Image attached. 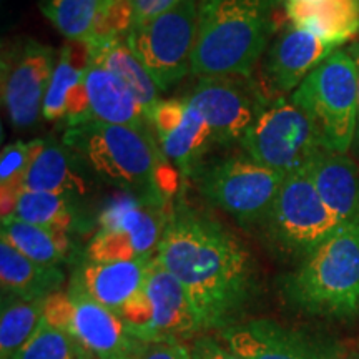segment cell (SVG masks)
<instances>
[{"instance_id": "37", "label": "cell", "mask_w": 359, "mask_h": 359, "mask_svg": "<svg viewBox=\"0 0 359 359\" xmlns=\"http://www.w3.org/2000/svg\"><path fill=\"white\" fill-rule=\"evenodd\" d=\"M341 359H359V358H341Z\"/></svg>"}, {"instance_id": "40", "label": "cell", "mask_w": 359, "mask_h": 359, "mask_svg": "<svg viewBox=\"0 0 359 359\" xmlns=\"http://www.w3.org/2000/svg\"><path fill=\"white\" fill-rule=\"evenodd\" d=\"M122 359H133V358H122ZM135 359H137V358H135Z\"/></svg>"}, {"instance_id": "14", "label": "cell", "mask_w": 359, "mask_h": 359, "mask_svg": "<svg viewBox=\"0 0 359 359\" xmlns=\"http://www.w3.org/2000/svg\"><path fill=\"white\" fill-rule=\"evenodd\" d=\"M150 122L163 155L185 177L196 172L201 156L217 143L212 128L185 98L161 100Z\"/></svg>"}, {"instance_id": "36", "label": "cell", "mask_w": 359, "mask_h": 359, "mask_svg": "<svg viewBox=\"0 0 359 359\" xmlns=\"http://www.w3.org/2000/svg\"><path fill=\"white\" fill-rule=\"evenodd\" d=\"M354 58V62H356V67H358V130L356 133H359V42L353 45L351 52H349Z\"/></svg>"}, {"instance_id": "7", "label": "cell", "mask_w": 359, "mask_h": 359, "mask_svg": "<svg viewBox=\"0 0 359 359\" xmlns=\"http://www.w3.org/2000/svg\"><path fill=\"white\" fill-rule=\"evenodd\" d=\"M200 8L198 0H182L172 11L132 27L125 35L160 92L177 85L191 69Z\"/></svg>"}, {"instance_id": "16", "label": "cell", "mask_w": 359, "mask_h": 359, "mask_svg": "<svg viewBox=\"0 0 359 359\" xmlns=\"http://www.w3.org/2000/svg\"><path fill=\"white\" fill-rule=\"evenodd\" d=\"M167 198L123 191L103 206L98 224L103 230L127 235L138 257H154L167 228L170 213Z\"/></svg>"}, {"instance_id": "32", "label": "cell", "mask_w": 359, "mask_h": 359, "mask_svg": "<svg viewBox=\"0 0 359 359\" xmlns=\"http://www.w3.org/2000/svg\"><path fill=\"white\" fill-rule=\"evenodd\" d=\"M137 250L127 235L114 230L100 228L87 246V259L98 263L130 262L138 259Z\"/></svg>"}, {"instance_id": "8", "label": "cell", "mask_w": 359, "mask_h": 359, "mask_svg": "<svg viewBox=\"0 0 359 359\" xmlns=\"http://www.w3.org/2000/svg\"><path fill=\"white\" fill-rule=\"evenodd\" d=\"M248 156L288 175L326 150L311 118L293 100L268 102L241 140Z\"/></svg>"}, {"instance_id": "26", "label": "cell", "mask_w": 359, "mask_h": 359, "mask_svg": "<svg viewBox=\"0 0 359 359\" xmlns=\"http://www.w3.org/2000/svg\"><path fill=\"white\" fill-rule=\"evenodd\" d=\"M0 240H6L19 253L45 266H58L72 253L70 233L55 228L22 222L19 218H2Z\"/></svg>"}, {"instance_id": "29", "label": "cell", "mask_w": 359, "mask_h": 359, "mask_svg": "<svg viewBox=\"0 0 359 359\" xmlns=\"http://www.w3.org/2000/svg\"><path fill=\"white\" fill-rule=\"evenodd\" d=\"M11 217L70 233L79 224L77 198L53 193L22 191Z\"/></svg>"}, {"instance_id": "35", "label": "cell", "mask_w": 359, "mask_h": 359, "mask_svg": "<svg viewBox=\"0 0 359 359\" xmlns=\"http://www.w3.org/2000/svg\"><path fill=\"white\" fill-rule=\"evenodd\" d=\"M137 359H191V354L183 341H156L143 343Z\"/></svg>"}, {"instance_id": "22", "label": "cell", "mask_w": 359, "mask_h": 359, "mask_svg": "<svg viewBox=\"0 0 359 359\" xmlns=\"http://www.w3.org/2000/svg\"><path fill=\"white\" fill-rule=\"evenodd\" d=\"M285 8L291 24L334 48L359 32L358 0H286Z\"/></svg>"}, {"instance_id": "25", "label": "cell", "mask_w": 359, "mask_h": 359, "mask_svg": "<svg viewBox=\"0 0 359 359\" xmlns=\"http://www.w3.org/2000/svg\"><path fill=\"white\" fill-rule=\"evenodd\" d=\"M0 283L2 294L20 299H47L60 291L64 271L45 266L19 253L6 240H0Z\"/></svg>"}, {"instance_id": "33", "label": "cell", "mask_w": 359, "mask_h": 359, "mask_svg": "<svg viewBox=\"0 0 359 359\" xmlns=\"http://www.w3.org/2000/svg\"><path fill=\"white\" fill-rule=\"evenodd\" d=\"M190 354L191 359H243L222 338L212 334L196 336L190 346Z\"/></svg>"}, {"instance_id": "38", "label": "cell", "mask_w": 359, "mask_h": 359, "mask_svg": "<svg viewBox=\"0 0 359 359\" xmlns=\"http://www.w3.org/2000/svg\"><path fill=\"white\" fill-rule=\"evenodd\" d=\"M296 2H308V0H296Z\"/></svg>"}, {"instance_id": "30", "label": "cell", "mask_w": 359, "mask_h": 359, "mask_svg": "<svg viewBox=\"0 0 359 359\" xmlns=\"http://www.w3.org/2000/svg\"><path fill=\"white\" fill-rule=\"evenodd\" d=\"M43 140L32 142H15L11 145L4 147L2 155H0V193H2V218L11 217L15 208L17 200L20 193L24 191V180L29 172L30 165Z\"/></svg>"}, {"instance_id": "17", "label": "cell", "mask_w": 359, "mask_h": 359, "mask_svg": "<svg viewBox=\"0 0 359 359\" xmlns=\"http://www.w3.org/2000/svg\"><path fill=\"white\" fill-rule=\"evenodd\" d=\"M334 52V47L316 35L290 27L275 40L264 62V90L273 93L291 92Z\"/></svg>"}, {"instance_id": "12", "label": "cell", "mask_w": 359, "mask_h": 359, "mask_svg": "<svg viewBox=\"0 0 359 359\" xmlns=\"http://www.w3.org/2000/svg\"><path fill=\"white\" fill-rule=\"evenodd\" d=\"M57 60L52 47L30 39L4 50L2 102L15 128L25 130L39 122Z\"/></svg>"}, {"instance_id": "1", "label": "cell", "mask_w": 359, "mask_h": 359, "mask_svg": "<svg viewBox=\"0 0 359 359\" xmlns=\"http://www.w3.org/2000/svg\"><path fill=\"white\" fill-rule=\"evenodd\" d=\"M155 257L185 288L201 331L236 325L257 293L248 248L217 219L188 206L172 210Z\"/></svg>"}, {"instance_id": "23", "label": "cell", "mask_w": 359, "mask_h": 359, "mask_svg": "<svg viewBox=\"0 0 359 359\" xmlns=\"http://www.w3.org/2000/svg\"><path fill=\"white\" fill-rule=\"evenodd\" d=\"M82 165L62 142L43 140L24 180V191L53 193L65 196H85L88 182Z\"/></svg>"}, {"instance_id": "27", "label": "cell", "mask_w": 359, "mask_h": 359, "mask_svg": "<svg viewBox=\"0 0 359 359\" xmlns=\"http://www.w3.org/2000/svg\"><path fill=\"white\" fill-rule=\"evenodd\" d=\"M90 65L88 42H74L64 45L53 70L50 85L43 100L42 116L48 122H58L65 118L67 98L70 92L82 82L85 72Z\"/></svg>"}, {"instance_id": "5", "label": "cell", "mask_w": 359, "mask_h": 359, "mask_svg": "<svg viewBox=\"0 0 359 359\" xmlns=\"http://www.w3.org/2000/svg\"><path fill=\"white\" fill-rule=\"evenodd\" d=\"M306 114L327 151L346 155L358 130V67L353 55L334 50L291 95Z\"/></svg>"}, {"instance_id": "39", "label": "cell", "mask_w": 359, "mask_h": 359, "mask_svg": "<svg viewBox=\"0 0 359 359\" xmlns=\"http://www.w3.org/2000/svg\"><path fill=\"white\" fill-rule=\"evenodd\" d=\"M87 359H97V358H95V356H88Z\"/></svg>"}, {"instance_id": "20", "label": "cell", "mask_w": 359, "mask_h": 359, "mask_svg": "<svg viewBox=\"0 0 359 359\" xmlns=\"http://www.w3.org/2000/svg\"><path fill=\"white\" fill-rule=\"evenodd\" d=\"M87 115L85 122L125 125L138 130H150V120L130 88L110 70L90 62L83 77Z\"/></svg>"}, {"instance_id": "31", "label": "cell", "mask_w": 359, "mask_h": 359, "mask_svg": "<svg viewBox=\"0 0 359 359\" xmlns=\"http://www.w3.org/2000/svg\"><path fill=\"white\" fill-rule=\"evenodd\" d=\"M88 354L69 334L42 320L35 333L12 359H87Z\"/></svg>"}, {"instance_id": "21", "label": "cell", "mask_w": 359, "mask_h": 359, "mask_svg": "<svg viewBox=\"0 0 359 359\" xmlns=\"http://www.w3.org/2000/svg\"><path fill=\"white\" fill-rule=\"evenodd\" d=\"M321 200L341 224L359 219V170L346 155L323 150L308 165Z\"/></svg>"}, {"instance_id": "2", "label": "cell", "mask_w": 359, "mask_h": 359, "mask_svg": "<svg viewBox=\"0 0 359 359\" xmlns=\"http://www.w3.org/2000/svg\"><path fill=\"white\" fill-rule=\"evenodd\" d=\"M62 143L83 170L111 187L167 200L177 191V172L168 167L151 130L87 122L67 128Z\"/></svg>"}, {"instance_id": "34", "label": "cell", "mask_w": 359, "mask_h": 359, "mask_svg": "<svg viewBox=\"0 0 359 359\" xmlns=\"http://www.w3.org/2000/svg\"><path fill=\"white\" fill-rule=\"evenodd\" d=\"M123 2L130 12L132 27H137L155 19L161 13L172 11L182 0H123Z\"/></svg>"}, {"instance_id": "15", "label": "cell", "mask_w": 359, "mask_h": 359, "mask_svg": "<svg viewBox=\"0 0 359 359\" xmlns=\"http://www.w3.org/2000/svg\"><path fill=\"white\" fill-rule=\"evenodd\" d=\"M40 11L58 32L74 42L127 35L132 27L123 0H42Z\"/></svg>"}, {"instance_id": "24", "label": "cell", "mask_w": 359, "mask_h": 359, "mask_svg": "<svg viewBox=\"0 0 359 359\" xmlns=\"http://www.w3.org/2000/svg\"><path fill=\"white\" fill-rule=\"evenodd\" d=\"M88 45L90 62L110 70L122 80L135 98L140 102L150 120L151 111L161 102L160 90L142 62L132 52V48L128 47L125 35H109V37L92 40Z\"/></svg>"}, {"instance_id": "3", "label": "cell", "mask_w": 359, "mask_h": 359, "mask_svg": "<svg viewBox=\"0 0 359 359\" xmlns=\"http://www.w3.org/2000/svg\"><path fill=\"white\" fill-rule=\"evenodd\" d=\"M271 0H205L191 55L193 75L250 77L268 43Z\"/></svg>"}, {"instance_id": "13", "label": "cell", "mask_w": 359, "mask_h": 359, "mask_svg": "<svg viewBox=\"0 0 359 359\" xmlns=\"http://www.w3.org/2000/svg\"><path fill=\"white\" fill-rule=\"evenodd\" d=\"M243 77L200 79L185 100L203 116L217 142L243 140L268 102Z\"/></svg>"}, {"instance_id": "28", "label": "cell", "mask_w": 359, "mask_h": 359, "mask_svg": "<svg viewBox=\"0 0 359 359\" xmlns=\"http://www.w3.org/2000/svg\"><path fill=\"white\" fill-rule=\"evenodd\" d=\"M47 299H20L2 294L0 313V359H12L19 349L32 338Z\"/></svg>"}, {"instance_id": "19", "label": "cell", "mask_w": 359, "mask_h": 359, "mask_svg": "<svg viewBox=\"0 0 359 359\" xmlns=\"http://www.w3.org/2000/svg\"><path fill=\"white\" fill-rule=\"evenodd\" d=\"M154 257L114 263H98L87 259L80 266L72 286L82 291L93 302L118 314L120 309L143 290L148 266Z\"/></svg>"}, {"instance_id": "4", "label": "cell", "mask_w": 359, "mask_h": 359, "mask_svg": "<svg viewBox=\"0 0 359 359\" xmlns=\"http://www.w3.org/2000/svg\"><path fill=\"white\" fill-rule=\"evenodd\" d=\"M285 293L309 314L334 320L359 313V219L344 223L286 278Z\"/></svg>"}, {"instance_id": "10", "label": "cell", "mask_w": 359, "mask_h": 359, "mask_svg": "<svg viewBox=\"0 0 359 359\" xmlns=\"http://www.w3.org/2000/svg\"><path fill=\"white\" fill-rule=\"evenodd\" d=\"M263 224L273 243L304 258L341 226L321 200L306 167L286 175Z\"/></svg>"}, {"instance_id": "9", "label": "cell", "mask_w": 359, "mask_h": 359, "mask_svg": "<svg viewBox=\"0 0 359 359\" xmlns=\"http://www.w3.org/2000/svg\"><path fill=\"white\" fill-rule=\"evenodd\" d=\"M118 316L142 343L185 341L201 331L185 288L156 257L148 266L143 290L120 309Z\"/></svg>"}, {"instance_id": "6", "label": "cell", "mask_w": 359, "mask_h": 359, "mask_svg": "<svg viewBox=\"0 0 359 359\" xmlns=\"http://www.w3.org/2000/svg\"><path fill=\"white\" fill-rule=\"evenodd\" d=\"M286 175L251 156L203 165L191 175L205 200L243 224L264 223Z\"/></svg>"}, {"instance_id": "11", "label": "cell", "mask_w": 359, "mask_h": 359, "mask_svg": "<svg viewBox=\"0 0 359 359\" xmlns=\"http://www.w3.org/2000/svg\"><path fill=\"white\" fill-rule=\"evenodd\" d=\"M43 320L69 334L80 348L97 359L137 358L143 346L111 309L93 302L72 286L69 293L58 291L48 296Z\"/></svg>"}, {"instance_id": "18", "label": "cell", "mask_w": 359, "mask_h": 359, "mask_svg": "<svg viewBox=\"0 0 359 359\" xmlns=\"http://www.w3.org/2000/svg\"><path fill=\"white\" fill-rule=\"evenodd\" d=\"M219 338L243 359H326L302 336L269 320L236 323Z\"/></svg>"}]
</instances>
